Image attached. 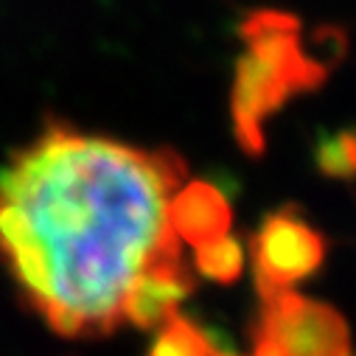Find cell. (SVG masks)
<instances>
[{
    "mask_svg": "<svg viewBox=\"0 0 356 356\" xmlns=\"http://www.w3.org/2000/svg\"><path fill=\"white\" fill-rule=\"evenodd\" d=\"M194 255H197V270L202 275H208L213 281H225V284L241 273V264H244L241 247L233 236H227V238H222V241H216V244H211Z\"/></svg>",
    "mask_w": 356,
    "mask_h": 356,
    "instance_id": "6",
    "label": "cell"
},
{
    "mask_svg": "<svg viewBox=\"0 0 356 356\" xmlns=\"http://www.w3.org/2000/svg\"><path fill=\"white\" fill-rule=\"evenodd\" d=\"M261 342L278 356H350L345 320L325 303L309 300L295 289L261 295Z\"/></svg>",
    "mask_w": 356,
    "mask_h": 356,
    "instance_id": "2",
    "label": "cell"
},
{
    "mask_svg": "<svg viewBox=\"0 0 356 356\" xmlns=\"http://www.w3.org/2000/svg\"><path fill=\"white\" fill-rule=\"evenodd\" d=\"M186 183L171 149L54 124L0 165V264L62 337L157 331L194 289L174 227Z\"/></svg>",
    "mask_w": 356,
    "mask_h": 356,
    "instance_id": "1",
    "label": "cell"
},
{
    "mask_svg": "<svg viewBox=\"0 0 356 356\" xmlns=\"http://www.w3.org/2000/svg\"><path fill=\"white\" fill-rule=\"evenodd\" d=\"M325 244L309 222L295 213H273L252 238L258 295L286 292L323 264Z\"/></svg>",
    "mask_w": 356,
    "mask_h": 356,
    "instance_id": "3",
    "label": "cell"
},
{
    "mask_svg": "<svg viewBox=\"0 0 356 356\" xmlns=\"http://www.w3.org/2000/svg\"><path fill=\"white\" fill-rule=\"evenodd\" d=\"M174 227L194 252L230 236V208L225 197L205 183H186L174 202Z\"/></svg>",
    "mask_w": 356,
    "mask_h": 356,
    "instance_id": "4",
    "label": "cell"
},
{
    "mask_svg": "<svg viewBox=\"0 0 356 356\" xmlns=\"http://www.w3.org/2000/svg\"><path fill=\"white\" fill-rule=\"evenodd\" d=\"M149 356H219V353L197 325H191L180 314H174L157 328Z\"/></svg>",
    "mask_w": 356,
    "mask_h": 356,
    "instance_id": "5",
    "label": "cell"
},
{
    "mask_svg": "<svg viewBox=\"0 0 356 356\" xmlns=\"http://www.w3.org/2000/svg\"><path fill=\"white\" fill-rule=\"evenodd\" d=\"M252 356H278L270 345H266V342H261V339H255V353Z\"/></svg>",
    "mask_w": 356,
    "mask_h": 356,
    "instance_id": "7",
    "label": "cell"
}]
</instances>
